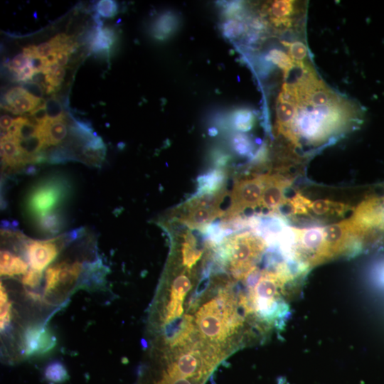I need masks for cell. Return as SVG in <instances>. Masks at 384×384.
Masks as SVG:
<instances>
[{
    "label": "cell",
    "mask_w": 384,
    "mask_h": 384,
    "mask_svg": "<svg viewBox=\"0 0 384 384\" xmlns=\"http://www.w3.org/2000/svg\"><path fill=\"white\" fill-rule=\"evenodd\" d=\"M263 180L264 188L260 206L269 210H275L286 201L284 191L288 185L287 180L276 174L263 175Z\"/></svg>",
    "instance_id": "cell-12"
},
{
    "label": "cell",
    "mask_w": 384,
    "mask_h": 384,
    "mask_svg": "<svg viewBox=\"0 0 384 384\" xmlns=\"http://www.w3.org/2000/svg\"><path fill=\"white\" fill-rule=\"evenodd\" d=\"M53 52V48L50 42H45L37 46L38 55L42 58H46Z\"/></svg>",
    "instance_id": "cell-42"
},
{
    "label": "cell",
    "mask_w": 384,
    "mask_h": 384,
    "mask_svg": "<svg viewBox=\"0 0 384 384\" xmlns=\"http://www.w3.org/2000/svg\"><path fill=\"white\" fill-rule=\"evenodd\" d=\"M116 40L114 31L110 28H98L92 43L94 51L105 50L110 48Z\"/></svg>",
    "instance_id": "cell-24"
},
{
    "label": "cell",
    "mask_w": 384,
    "mask_h": 384,
    "mask_svg": "<svg viewBox=\"0 0 384 384\" xmlns=\"http://www.w3.org/2000/svg\"><path fill=\"white\" fill-rule=\"evenodd\" d=\"M61 120H50L38 124V132L44 142L45 148L49 146H57L61 143L68 134V127Z\"/></svg>",
    "instance_id": "cell-17"
},
{
    "label": "cell",
    "mask_w": 384,
    "mask_h": 384,
    "mask_svg": "<svg viewBox=\"0 0 384 384\" xmlns=\"http://www.w3.org/2000/svg\"><path fill=\"white\" fill-rule=\"evenodd\" d=\"M56 55L57 52L53 51L48 57L46 58L47 62L50 65L56 63Z\"/></svg>",
    "instance_id": "cell-49"
},
{
    "label": "cell",
    "mask_w": 384,
    "mask_h": 384,
    "mask_svg": "<svg viewBox=\"0 0 384 384\" xmlns=\"http://www.w3.org/2000/svg\"><path fill=\"white\" fill-rule=\"evenodd\" d=\"M177 347L168 366L169 375L200 381L212 370L206 359L207 345L201 343L191 346L189 339Z\"/></svg>",
    "instance_id": "cell-4"
},
{
    "label": "cell",
    "mask_w": 384,
    "mask_h": 384,
    "mask_svg": "<svg viewBox=\"0 0 384 384\" xmlns=\"http://www.w3.org/2000/svg\"><path fill=\"white\" fill-rule=\"evenodd\" d=\"M27 93L28 92L22 87H15L6 92L4 96V99L7 105H9L16 98Z\"/></svg>",
    "instance_id": "cell-41"
},
{
    "label": "cell",
    "mask_w": 384,
    "mask_h": 384,
    "mask_svg": "<svg viewBox=\"0 0 384 384\" xmlns=\"http://www.w3.org/2000/svg\"><path fill=\"white\" fill-rule=\"evenodd\" d=\"M208 283V279H203L201 281V282L198 284V288L196 289V294L198 295H201L203 291L206 289L207 285Z\"/></svg>",
    "instance_id": "cell-48"
},
{
    "label": "cell",
    "mask_w": 384,
    "mask_h": 384,
    "mask_svg": "<svg viewBox=\"0 0 384 384\" xmlns=\"http://www.w3.org/2000/svg\"><path fill=\"white\" fill-rule=\"evenodd\" d=\"M68 185L65 180L53 177L38 182L29 192L26 208L31 215L39 218L54 210L65 199Z\"/></svg>",
    "instance_id": "cell-5"
},
{
    "label": "cell",
    "mask_w": 384,
    "mask_h": 384,
    "mask_svg": "<svg viewBox=\"0 0 384 384\" xmlns=\"http://www.w3.org/2000/svg\"><path fill=\"white\" fill-rule=\"evenodd\" d=\"M225 174L223 171L214 170L198 178V195L207 193L217 192L223 189Z\"/></svg>",
    "instance_id": "cell-22"
},
{
    "label": "cell",
    "mask_w": 384,
    "mask_h": 384,
    "mask_svg": "<svg viewBox=\"0 0 384 384\" xmlns=\"http://www.w3.org/2000/svg\"><path fill=\"white\" fill-rule=\"evenodd\" d=\"M37 225L43 233L53 235L63 228V219L60 213L53 211L38 218Z\"/></svg>",
    "instance_id": "cell-23"
},
{
    "label": "cell",
    "mask_w": 384,
    "mask_h": 384,
    "mask_svg": "<svg viewBox=\"0 0 384 384\" xmlns=\"http://www.w3.org/2000/svg\"><path fill=\"white\" fill-rule=\"evenodd\" d=\"M263 188V175L237 181L231 192L230 206L223 215L229 220L246 208L260 206Z\"/></svg>",
    "instance_id": "cell-6"
},
{
    "label": "cell",
    "mask_w": 384,
    "mask_h": 384,
    "mask_svg": "<svg viewBox=\"0 0 384 384\" xmlns=\"http://www.w3.org/2000/svg\"><path fill=\"white\" fill-rule=\"evenodd\" d=\"M42 277V272L34 269L28 270L22 277V283L30 287H35L39 283Z\"/></svg>",
    "instance_id": "cell-36"
},
{
    "label": "cell",
    "mask_w": 384,
    "mask_h": 384,
    "mask_svg": "<svg viewBox=\"0 0 384 384\" xmlns=\"http://www.w3.org/2000/svg\"><path fill=\"white\" fill-rule=\"evenodd\" d=\"M30 115L33 117L38 124H41L45 122L48 119L46 113L45 102L32 110Z\"/></svg>",
    "instance_id": "cell-39"
},
{
    "label": "cell",
    "mask_w": 384,
    "mask_h": 384,
    "mask_svg": "<svg viewBox=\"0 0 384 384\" xmlns=\"http://www.w3.org/2000/svg\"><path fill=\"white\" fill-rule=\"evenodd\" d=\"M48 118L50 120H61L65 119L63 107L59 100L53 96L45 102Z\"/></svg>",
    "instance_id": "cell-31"
},
{
    "label": "cell",
    "mask_w": 384,
    "mask_h": 384,
    "mask_svg": "<svg viewBox=\"0 0 384 384\" xmlns=\"http://www.w3.org/2000/svg\"><path fill=\"white\" fill-rule=\"evenodd\" d=\"M21 87L31 95L42 99L44 89L41 85L33 81H26L21 84Z\"/></svg>",
    "instance_id": "cell-38"
},
{
    "label": "cell",
    "mask_w": 384,
    "mask_h": 384,
    "mask_svg": "<svg viewBox=\"0 0 384 384\" xmlns=\"http://www.w3.org/2000/svg\"><path fill=\"white\" fill-rule=\"evenodd\" d=\"M196 323L204 338L218 343L235 333L242 318L235 308L233 297L223 293L199 309Z\"/></svg>",
    "instance_id": "cell-1"
},
{
    "label": "cell",
    "mask_w": 384,
    "mask_h": 384,
    "mask_svg": "<svg viewBox=\"0 0 384 384\" xmlns=\"http://www.w3.org/2000/svg\"><path fill=\"white\" fill-rule=\"evenodd\" d=\"M202 250L197 246L196 239L189 232L186 233L182 245L183 264L190 270L200 259Z\"/></svg>",
    "instance_id": "cell-21"
},
{
    "label": "cell",
    "mask_w": 384,
    "mask_h": 384,
    "mask_svg": "<svg viewBox=\"0 0 384 384\" xmlns=\"http://www.w3.org/2000/svg\"><path fill=\"white\" fill-rule=\"evenodd\" d=\"M68 55L67 51H60L57 53L56 63L59 67L65 65L68 62Z\"/></svg>",
    "instance_id": "cell-46"
},
{
    "label": "cell",
    "mask_w": 384,
    "mask_h": 384,
    "mask_svg": "<svg viewBox=\"0 0 384 384\" xmlns=\"http://www.w3.org/2000/svg\"><path fill=\"white\" fill-rule=\"evenodd\" d=\"M46 378L53 383H60L68 377V373L64 366L59 362H54L49 364L45 370Z\"/></svg>",
    "instance_id": "cell-29"
},
{
    "label": "cell",
    "mask_w": 384,
    "mask_h": 384,
    "mask_svg": "<svg viewBox=\"0 0 384 384\" xmlns=\"http://www.w3.org/2000/svg\"><path fill=\"white\" fill-rule=\"evenodd\" d=\"M191 288V282L188 277L184 274L178 276L174 281L170 293L169 302L165 322H171L180 317L183 313V302L187 292Z\"/></svg>",
    "instance_id": "cell-14"
},
{
    "label": "cell",
    "mask_w": 384,
    "mask_h": 384,
    "mask_svg": "<svg viewBox=\"0 0 384 384\" xmlns=\"http://www.w3.org/2000/svg\"><path fill=\"white\" fill-rule=\"evenodd\" d=\"M29 58L23 53L14 56L12 60L9 63L8 67L10 70L18 73L23 70L29 63Z\"/></svg>",
    "instance_id": "cell-37"
},
{
    "label": "cell",
    "mask_w": 384,
    "mask_h": 384,
    "mask_svg": "<svg viewBox=\"0 0 384 384\" xmlns=\"http://www.w3.org/2000/svg\"><path fill=\"white\" fill-rule=\"evenodd\" d=\"M29 63L32 68L36 71H41L45 67L43 58L36 56L32 58H29Z\"/></svg>",
    "instance_id": "cell-45"
},
{
    "label": "cell",
    "mask_w": 384,
    "mask_h": 384,
    "mask_svg": "<svg viewBox=\"0 0 384 384\" xmlns=\"http://www.w3.org/2000/svg\"><path fill=\"white\" fill-rule=\"evenodd\" d=\"M1 157L4 166L9 169H19L25 165L16 142L6 132L1 137Z\"/></svg>",
    "instance_id": "cell-16"
},
{
    "label": "cell",
    "mask_w": 384,
    "mask_h": 384,
    "mask_svg": "<svg viewBox=\"0 0 384 384\" xmlns=\"http://www.w3.org/2000/svg\"><path fill=\"white\" fill-rule=\"evenodd\" d=\"M297 112L291 127L289 139L298 142V134L310 142L322 141L346 119V107L341 102L308 110L302 107Z\"/></svg>",
    "instance_id": "cell-2"
},
{
    "label": "cell",
    "mask_w": 384,
    "mask_h": 384,
    "mask_svg": "<svg viewBox=\"0 0 384 384\" xmlns=\"http://www.w3.org/2000/svg\"><path fill=\"white\" fill-rule=\"evenodd\" d=\"M177 26V18L171 12L159 16L154 23L152 33L159 40H164L171 35Z\"/></svg>",
    "instance_id": "cell-19"
},
{
    "label": "cell",
    "mask_w": 384,
    "mask_h": 384,
    "mask_svg": "<svg viewBox=\"0 0 384 384\" xmlns=\"http://www.w3.org/2000/svg\"><path fill=\"white\" fill-rule=\"evenodd\" d=\"M298 105L295 87L293 85L284 84L277 104V129L289 138L291 127L297 113Z\"/></svg>",
    "instance_id": "cell-10"
},
{
    "label": "cell",
    "mask_w": 384,
    "mask_h": 384,
    "mask_svg": "<svg viewBox=\"0 0 384 384\" xmlns=\"http://www.w3.org/2000/svg\"><path fill=\"white\" fill-rule=\"evenodd\" d=\"M54 342L53 336L43 326H31L25 333V351L28 355L46 352L53 347Z\"/></svg>",
    "instance_id": "cell-15"
},
{
    "label": "cell",
    "mask_w": 384,
    "mask_h": 384,
    "mask_svg": "<svg viewBox=\"0 0 384 384\" xmlns=\"http://www.w3.org/2000/svg\"><path fill=\"white\" fill-rule=\"evenodd\" d=\"M265 240L258 235L244 233L230 238L224 244V255L237 278H245L255 267V261L265 248Z\"/></svg>",
    "instance_id": "cell-3"
},
{
    "label": "cell",
    "mask_w": 384,
    "mask_h": 384,
    "mask_svg": "<svg viewBox=\"0 0 384 384\" xmlns=\"http://www.w3.org/2000/svg\"><path fill=\"white\" fill-rule=\"evenodd\" d=\"M242 9V4L239 1H231L227 4L225 7V14L226 16L230 17L235 14H237Z\"/></svg>",
    "instance_id": "cell-43"
},
{
    "label": "cell",
    "mask_w": 384,
    "mask_h": 384,
    "mask_svg": "<svg viewBox=\"0 0 384 384\" xmlns=\"http://www.w3.org/2000/svg\"><path fill=\"white\" fill-rule=\"evenodd\" d=\"M223 35L228 38H235L240 36L245 31V26L241 21L230 18L222 24Z\"/></svg>",
    "instance_id": "cell-32"
},
{
    "label": "cell",
    "mask_w": 384,
    "mask_h": 384,
    "mask_svg": "<svg viewBox=\"0 0 384 384\" xmlns=\"http://www.w3.org/2000/svg\"><path fill=\"white\" fill-rule=\"evenodd\" d=\"M0 327L1 330H4L11 319V303L9 302L7 293L2 284L0 288Z\"/></svg>",
    "instance_id": "cell-30"
},
{
    "label": "cell",
    "mask_w": 384,
    "mask_h": 384,
    "mask_svg": "<svg viewBox=\"0 0 384 384\" xmlns=\"http://www.w3.org/2000/svg\"><path fill=\"white\" fill-rule=\"evenodd\" d=\"M96 10L103 17H113L117 14V3L112 0H101L97 4Z\"/></svg>",
    "instance_id": "cell-34"
},
{
    "label": "cell",
    "mask_w": 384,
    "mask_h": 384,
    "mask_svg": "<svg viewBox=\"0 0 384 384\" xmlns=\"http://www.w3.org/2000/svg\"><path fill=\"white\" fill-rule=\"evenodd\" d=\"M255 116L248 109H240L235 112L233 117V125L239 131L247 132L252 127Z\"/></svg>",
    "instance_id": "cell-27"
},
{
    "label": "cell",
    "mask_w": 384,
    "mask_h": 384,
    "mask_svg": "<svg viewBox=\"0 0 384 384\" xmlns=\"http://www.w3.org/2000/svg\"><path fill=\"white\" fill-rule=\"evenodd\" d=\"M23 53L28 58L38 56L37 53V47L33 45L24 48Z\"/></svg>",
    "instance_id": "cell-47"
},
{
    "label": "cell",
    "mask_w": 384,
    "mask_h": 384,
    "mask_svg": "<svg viewBox=\"0 0 384 384\" xmlns=\"http://www.w3.org/2000/svg\"><path fill=\"white\" fill-rule=\"evenodd\" d=\"M289 48V54L292 59L298 65L304 68V60L307 55V49L306 46L299 41H297L292 43H284Z\"/></svg>",
    "instance_id": "cell-33"
},
{
    "label": "cell",
    "mask_w": 384,
    "mask_h": 384,
    "mask_svg": "<svg viewBox=\"0 0 384 384\" xmlns=\"http://www.w3.org/2000/svg\"><path fill=\"white\" fill-rule=\"evenodd\" d=\"M267 58L281 68L286 75L294 65V62L289 55L279 49L270 50L267 55Z\"/></svg>",
    "instance_id": "cell-28"
},
{
    "label": "cell",
    "mask_w": 384,
    "mask_h": 384,
    "mask_svg": "<svg viewBox=\"0 0 384 384\" xmlns=\"http://www.w3.org/2000/svg\"><path fill=\"white\" fill-rule=\"evenodd\" d=\"M157 384H193L183 377L171 376L164 373L162 379Z\"/></svg>",
    "instance_id": "cell-40"
},
{
    "label": "cell",
    "mask_w": 384,
    "mask_h": 384,
    "mask_svg": "<svg viewBox=\"0 0 384 384\" xmlns=\"http://www.w3.org/2000/svg\"><path fill=\"white\" fill-rule=\"evenodd\" d=\"M28 264L24 260L9 250H1L0 255V272L1 276L13 277L25 274Z\"/></svg>",
    "instance_id": "cell-18"
},
{
    "label": "cell",
    "mask_w": 384,
    "mask_h": 384,
    "mask_svg": "<svg viewBox=\"0 0 384 384\" xmlns=\"http://www.w3.org/2000/svg\"><path fill=\"white\" fill-rule=\"evenodd\" d=\"M63 242V237L45 240H31L27 242L25 250L31 267L42 272L55 259Z\"/></svg>",
    "instance_id": "cell-9"
},
{
    "label": "cell",
    "mask_w": 384,
    "mask_h": 384,
    "mask_svg": "<svg viewBox=\"0 0 384 384\" xmlns=\"http://www.w3.org/2000/svg\"><path fill=\"white\" fill-rule=\"evenodd\" d=\"M308 208L315 214L324 215L327 213L332 214L334 212H342L346 209V206L330 200L319 199L311 201Z\"/></svg>",
    "instance_id": "cell-25"
},
{
    "label": "cell",
    "mask_w": 384,
    "mask_h": 384,
    "mask_svg": "<svg viewBox=\"0 0 384 384\" xmlns=\"http://www.w3.org/2000/svg\"><path fill=\"white\" fill-rule=\"evenodd\" d=\"M14 122V119L10 116L6 114L2 115L0 119L1 129L3 130L4 132H7L13 126Z\"/></svg>",
    "instance_id": "cell-44"
},
{
    "label": "cell",
    "mask_w": 384,
    "mask_h": 384,
    "mask_svg": "<svg viewBox=\"0 0 384 384\" xmlns=\"http://www.w3.org/2000/svg\"><path fill=\"white\" fill-rule=\"evenodd\" d=\"M234 149L241 155L247 154L251 149V143L248 137L242 134H236L233 139Z\"/></svg>",
    "instance_id": "cell-35"
},
{
    "label": "cell",
    "mask_w": 384,
    "mask_h": 384,
    "mask_svg": "<svg viewBox=\"0 0 384 384\" xmlns=\"http://www.w3.org/2000/svg\"><path fill=\"white\" fill-rule=\"evenodd\" d=\"M179 220L191 228H201L223 215L220 208H209L186 203Z\"/></svg>",
    "instance_id": "cell-13"
},
{
    "label": "cell",
    "mask_w": 384,
    "mask_h": 384,
    "mask_svg": "<svg viewBox=\"0 0 384 384\" xmlns=\"http://www.w3.org/2000/svg\"><path fill=\"white\" fill-rule=\"evenodd\" d=\"M45 102L42 99L36 97L29 93L23 95L14 100L9 105L11 106L17 114L32 111Z\"/></svg>",
    "instance_id": "cell-26"
},
{
    "label": "cell",
    "mask_w": 384,
    "mask_h": 384,
    "mask_svg": "<svg viewBox=\"0 0 384 384\" xmlns=\"http://www.w3.org/2000/svg\"><path fill=\"white\" fill-rule=\"evenodd\" d=\"M81 267L78 262L72 264L62 262L48 267L45 274V292L48 294L60 284L75 281L81 272Z\"/></svg>",
    "instance_id": "cell-11"
},
{
    "label": "cell",
    "mask_w": 384,
    "mask_h": 384,
    "mask_svg": "<svg viewBox=\"0 0 384 384\" xmlns=\"http://www.w3.org/2000/svg\"><path fill=\"white\" fill-rule=\"evenodd\" d=\"M294 10V1L277 0L272 3L269 12L276 25H289V17L293 14Z\"/></svg>",
    "instance_id": "cell-20"
},
{
    "label": "cell",
    "mask_w": 384,
    "mask_h": 384,
    "mask_svg": "<svg viewBox=\"0 0 384 384\" xmlns=\"http://www.w3.org/2000/svg\"><path fill=\"white\" fill-rule=\"evenodd\" d=\"M353 238H358L351 218L334 223L324 228L323 243L316 265L341 254Z\"/></svg>",
    "instance_id": "cell-7"
},
{
    "label": "cell",
    "mask_w": 384,
    "mask_h": 384,
    "mask_svg": "<svg viewBox=\"0 0 384 384\" xmlns=\"http://www.w3.org/2000/svg\"><path fill=\"white\" fill-rule=\"evenodd\" d=\"M296 253L309 266L316 265L324 236V228L314 227L305 229H292Z\"/></svg>",
    "instance_id": "cell-8"
}]
</instances>
